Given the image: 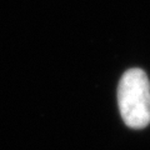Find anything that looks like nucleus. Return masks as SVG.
<instances>
[{
	"mask_svg": "<svg viewBox=\"0 0 150 150\" xmlns=\"http://www.w3.org/2000/svg\"><path fill=\"white\" fill-rule=\"evenodd\" d=\"M118 103L124 123L144 129L150 123V81L144 70L134 68L123 74L118 86Z\"/></svg>",
	"mask_w": 150,
	"mask_h": 150,
	"instance_id": "1",
	"label": "nucleus"
}]
</instances>
